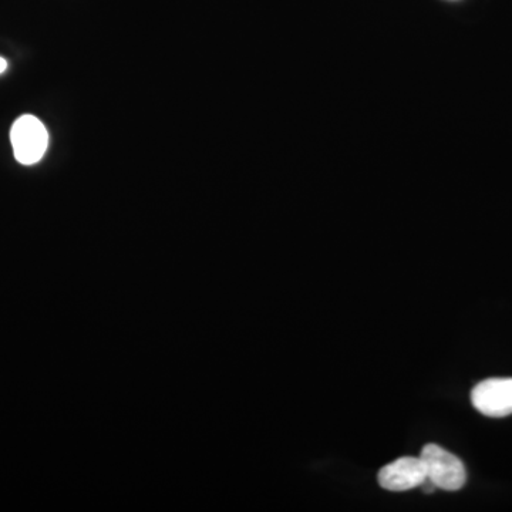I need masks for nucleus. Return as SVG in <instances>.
<instances>
[{
  "label": "nucleus",
  "instance_id": "f257e3e1",
  "mask_svg": "<svg viewBox=\"0 0 512 512\" xmlns=\"http://www.w3.org/2000/svg\"><path fill=\"white\" fill-rule=\"evenodd\" d=\"M420 458L426 467L427 478L440 490L457 491L466 484L467 471L463 461L443 447L426 444Z\"/></svg>",
  "mask_w": 512,
  "mask_h": 512
},
{
  "label": "nucleus",
  "instance_id": "f03ea898",
  "mask_svg": "<svg viewBox=\"0 0 512 512\" xmlns=\"http://www.w3.org/2000/svg\"><path fill=\"white\" fill-rule=\"evenodd\" d=\"M10 143L16 160L23 165L39 163L49 146V133L37 117L25 114L15 121L10 130Z\"/></svg>",
  "mask_w": 512,
  "mask_h": 512
},
{
  "label": "nucleus",
  "instance_id": "7ed1b4c3",
  "mask_svg": "<svg viewBox=\"0 0 512 512\" xmlns=\"http://www.w3.org/2000/svg\"><path fill=\"white\" fill-rule=\"evenodd\" d=\"M471 402L487 417H507L512 414V379L497 377L478 383L471 392Z\"/></svg>",
  "mask_w": 512,
  "mask_h": 512
},
{
  "label": "nucleus",
  "instance_id": "20e7f679",
  "mask_svg": "<svg viewBox=\"0 0 512 512\" xmlns=\"http://www.w3.org/2000/svg\"><path fill=\"white\" fill-rule=\"evenodd\" d=\"M426 478V467L420 457L397 458L393 463L384 466L377 476L380 487L394 493L421 487Z\"/></svg>",
  "mask_w": 512,
  "mask_h": 512
},
{
  "label": "nucleus",
  "instance_id": "39448f33",
  "mask_svg": "<svg viewBox=\"0 0 512 512\" xmlns=\"http://www.w3.org/2000/svg\"><path fill=\"white\" fill-rule=\"evenodd\" d=\"M8 69V62L3 57H0V74H3Z\"/></svg>",
  "mask_w": 512,
  "mask_h": 512
}]
</instances>
